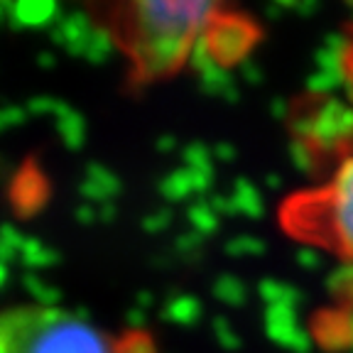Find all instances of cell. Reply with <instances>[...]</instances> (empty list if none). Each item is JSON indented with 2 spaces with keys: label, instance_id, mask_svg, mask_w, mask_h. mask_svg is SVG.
Wrapping results in <instances>:
<instances>
[{
  "label": "cell",
  "instance_id": "13",
  "mask_svg": "<svg viewBox=\"0 0 353 353\" xmlns=\"http://www.w3.org/2000/svg\"><path fill=\"white\" fill-rule=\"evenodd\" d=\"M0 241L8 243V245H10L12 250H17V253H20L22 245H25V241H28V238L22 236V233L17 231L15 226H10V223H0Z\"/></svg>",
  "mask_w": 353,
  "mask_h": 353
},
{
  "label": "cell",
  "instance_id": "19",
  "mask_svg": "<svg viewBox=\"0 0 353 353\" xmlns=\"http://www.w3.org/2000/svg\"><path fill=\"white\" fill-rule=\"evenodd\" d=\"M113 214H116V209H113V206L105 201V204L101 206V211H99V219L101 221H113Z\"/></svg>",
  "mask_w": 353,
  "mask_h": 353
},
{
  "label": "cell",
  "instance_id": "15",
  "mask_svg": "<svg viewBox=\"0 0 353 353\" xmlns=\"http://www.w3.org/2000/svg\"><path fill=\"white\" fill-rule=\"evenodd\" d=\"M79 194H81L83 199H88V201H108V194L103 192L101 187H96L94 182H88V179H83L81 184H79Z\"/></svg>",
  "mask_w": 353,
  "mask_h": 353
},
{
  "label": "cell",
  "instance_id": "10",
  "mask_svg": "<svg viewBox=\"0 0 353 353\" xmlns=\"http://www.w3.org/2000/svg\"><path fill=\"white\" fill-rule=\"evenodd\" d=\"M86 179L88 182H94L96 187L103 189V192L108 194V199L116 196V194L121 192V182H118V176L110 170H105L103 165H99V162H91V165L86 167Z\"/></svg>",
  "mask_w": 353,
  "mask_h": 353
},
{
  "label": "cell",
  "instance_id": "21",
  "mask_svg": "<svg viewBox=\"0 0 353 353\" xmlns=\"http://www.w3.org/2000/svg\"><path fill=\"white\" fill-rule=\"evenodd\" d=\"M8 280V265H0V287L6 285Z\"/></svg>",
  "mask_w": 353,
  "mask_h": 353
},
{
  "label": "cell",
  "instance_id": "14",
  "mask_svg": "<svg viewBox=\"0 0 353 353\" xmlns=\"http://www.w3.org/2000/svg\"><path fill=\"white\" fill-rule=\"evenodd\" d=\"M25 121V110L20 105H6L0 108V130H6L10 125H17V123Z\"/></svg>",
  "mask_w": 353,
  "mask_h": 353
},
{
  "label": "cell",
  "instance_id": "20",
  "mask_svg": "<svg viewBox=\"0 0 353 353\" xmlns=\"http://www.w3.org/2000/svg\"><path fill=\"white\" fill-rule=\"evenodd\" d=\"M128 319H130L132 326H135V324H143V312H130V316H128Z\"/></svg>",
  "mask_w": 353,
  "mask_h": 353
},
{
  "label": "cell",
  "instance_id": "4",
  "mask_svg": "<svg viewBox=\"0 0 353 353\" xmlns=\"http://www.w3.org/2000/svg\"><path fill=\"white\" fill-rule=\"evenodd\" d=\"M10 15L15 28H47L52 22H61V8L52 0H17V3H0Z\"/></svg>",
  "mask_w": 353,
  "mask_h": 353
},
{
  "label": "cell",
  "instance_id": "8",
  "mask_svg": "<svg viewBox=\"0 0 353 353\" xmlns=\"http://www.w3.org/2000/svg\"><path fill=\"white\" fill-rule=\"evenodd\" d=\"M110 52H113V34L108 32V28L101 25V28L91 30V34H88V39H86V52H83V57H86L88 61L99 64Z\"/></svg>",
  "mask_w": 353,
  "mask_h": 353
},
{
  "label": "cell",
  "instance_id": "5",
  "mask_svg": "<svg viewBox=\"0 0 353 353\" xmlns=\"http://www.w3.org/2000/svg\"><path fill=\"white\" fill-rule=\"evenodd\" d=\"M57 130H59L66 148H72V150L83 148V140H86V123H83L81 113H77V110L72 108L66 116L57 118Z\"/></svg>",
  "mask_w": 353,
  "mask_h": 353
},
{
  "label": "cell",
  "instance_id": "22",
  "mask_svg": "<svg viewBox=\"0 0 353 353\" xmlns=\"http://www.w3.org/2000/svg\"><path fill=\"white\" fill-rule=\"evenodd\" d=\"M0 12H3V6H0Z\"/></svg>",
  "mask_w": 353,
  "mask_h": 353
},
{
  "label": "cell",
  "instance_id": "18",
  "mask_svg": "<svg viewBox=\"0 0 353 353\" xmlns=\"http://www.w3.org/2000/svg\"><path fill=\"white\" fill-rule=\"evenodd\" d=\"M37 64L44 66V69H52V66L57 64V59H54V54H50V52H39V54H37Z\"/></svg>",
  "mask_w": 353,
  "mask_h": 353
},
{
  "label": "cell",
  "instance_id": "17",
  "mask_svg": "<svg viewBox=\"0 0 353 353\" xmlns=\"http://www.w3.org/2000/svg\"><path fill=\"white\" fill-rule=\"evenodd\" d=\"M15 255H17V250H12L8 243L0 241V265H8L10 260H15Z\"/></svg>",
  "mask_w": 353,
  "mask_h": 353
},
{
  "label": "cell",
  "instance_id": "9",
  "mask_svg": "<svg viewBox=\"0 0 353 353\" xmlns=\"http://www.w3.org/2000/svg\"><path fill=\"white\" fill-rule=\"evenodd\" d=\"M22 282H25V287H28V292L37 299L39 307H57V302L61 299L59 290H57V287H50L47 282H42L39 280V275L28 272V275L22 277Z\"/></svg>",
  "mask_w": 353,
  "mask_h": 353
},
{
  "label": "cell",
  "instance_id": "11",
  "mask_svg": "<svg viewBox=\"0 0 353 353\" xmlns=\"http://www.w3.org/2000/svg\"><path fill=\"white\" fill-rule=\"evenodd\" d=\"M28 110H30V113H34V116L52 113V116L61 118V116H66V113L72 110V105L64 103L61 99H52V96H34V99L28 103Z\"/></svg>",
  "mask_w": 353,
  "mask_h": 353
},
{
  "label": "cell",
  "instance_id": "1",
  "mask_svg": "<svg viewBox=\"0 0 353 353\" xmlns=\"http://www.w3.org/2000/svg\"><path fill=\"white\" fill-rule=\"evenodd\" d=\"M108 10V32L128 52L138 81L165 79L187 61L211 59V34L231 12L221 3L199 0H138Z\"/></svg>",
  "mask_w": 353,
  "mask_h": 353
},
{
  "label": "cell",
  "instance_id": "7",
  "mask_svg": "<svg viewBox=\"0 0 353 353\" xmlns=\"http://www.w3.org/2000/svg\"><path fill=\"white\" fill-rule=\"evenodd\" d=\"M339 72H341V81L348 91V99L353 103V22L346 25V32L341 39V50H339Z\"/></svg>",
  "mask_w": 353,
  "mask_h": 353
},
{
  "label": "cell",
  "instance_id": "3",
  "mask_svg": "<svg viewBox=\"0 0 353 353\" xmlns=\"http://www.w3.org/2000/svg\"><path fill=\"white\" fill-rule=\"evenodd\" d=\"M0 353H118L88 324L86 309L22 304L0 312Z\"/></svg>",
  "mask_w": 353,
  "mask_h": 353
},
{
  "label": "cell",
  "instance_id": "6",
  "mask_svg": "<svg viewBox=\"0 0 353 353\" xmlns=\"http://www.w3.org/2000/svg\"><path fill=\"white\" fill-rule=\"evenodd\" d=\"M20 258L30 268H47V265H54L59 260V253L54 248H47L37 238H28L20 250Z\"/></svg>",
  "mask_w": 353,
  "mask_h": 353
},
{
  "label": "cell",
  "instance_id": "16",
  "mask_svg": "<svg viewBox=\"0 0 353 353\" xmlns=\"http://www.w3.org/2000/svg\"><path fill=\"white\" fill-rule=\"evenodd\" d=\"M74 216H77V221H79V223H83V226H91L94 221H99V211L91 209L88 204L79 206V209L74 211Z\"/></svg>",
  "mask_w": 353,
  "mask_h": 353
},
{
  "label": "cell",
  "instance_id": "2",
  "mask_svg": "<svg viewBox=\"0 0 353 353\" xmlns=\"http://www.w3.org/2000/svg\"><path fill=\"white\" fill-rule=\"evenodd\" d=\"M277 223L292 241L353 265V143L343 145L324 179L282 201Z\"/></svg>",
  "mask_w": 353,
  "mask_h": 353
},
{
  "label": "cell",
  "instance_id": "12",
  "mask_svg": "<svg viewBox=\"0 0 353 353\" xmlns=\"http://www.w3.org/2000/svg\"><path fill=\"white\" fill-rule=\"evenodd\" d=\"M118 353H152V343L143 334H132L125 341L118 343Z\"/></svg>",
  "mask_w": 353,
  "mask_h": 353
}]
</instances>
